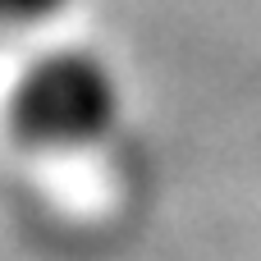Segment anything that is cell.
<instances>
[{"label":"cell","mask_w":261,"mask_h":261,"mask_svg":"<svg viewBox=\"0 0 261 261\" xmlns=\"http://www.w3.org/2000/svg\"><path fill=\"white\" fill-rule=\"evenodd\" d=\"M119 78L83 46H60L32 60L5 101L9 138L28 151H87L119 124Z\"/></svg>","instance_id":"cell-1"},{"label":"cell","mask_w":261,"mask_h":261,"mask_svg":"<svg viewBox=\"0 0 261 261\" xmlns=\"http://www.w3.org/2000/svg\"><path fill=\"white\" fill-rule=\"evenodd\" d=\"M69 0H0V37L5 32H23V28H37L46 23L50 14H60Z\"/></svg>","instance_id":"cell-2"}]
</instances>
